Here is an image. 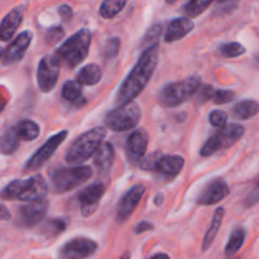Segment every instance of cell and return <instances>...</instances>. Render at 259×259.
Here are the masks:
<instances>
[{
    "instance_id": "6da1fadb",
    "label": "cell",
    "mask_w": 259,
    "mask_h": 259,
    "mask_svg": "<svg viewBox=\"0 0 259 259\" xmlns=\"http://www.w3.org/2000/svg\"><path fill=\"white\" fill-rule=\"evenodd\" d=\"M157 63H158V45H154L144 50L137 65L120 86L116 95L118 105L121 106L133 103L134 99L144 90L153 76Z\"/></svg>"
},
{
    "instance_id": "7a4b0ae2",
    "label": "cell",
    "mask_w": 259,
    "mask_h": 259,
    "mask_svg": "<svg viewBox=\"0 0 259 259\" xmlns=\"http://www.w3.org/2000/svg\"><path fill=\"white\" fill-rule=\"evenodd\" d=\"M105 136L106 131L103 126H96V128L83 133L68 148L67 153H66V162L70 164H75V166H80L81 163L88 161L91 156H95L98 149L104 143Z\"/></svg>"
},
{
    "instance_id": "3957f363",
    "label": "cell",
    "mask_w": 259,
    "mask_h": 259,
    "mask_svg": "<svg viewBox=\"0 0 259 259\" xmlns=\"http://www.w3.org/2000/svg\"><path fill=\"white\" fill-rule=\"evenodd\" d=\"M91 43V32L89 29H81L71 35L61 47L56 51L55 56L60 63L67 68H75L86 58Z\"/></svg>"
},
{
    "instance_id": "277c9868",
    "label": "cell",
    "mask_w": 259,
    "mask_h": 259,
    "mask_svg": "<svg viewBox=\"0 0 259 259\" xmlns=\"http://www.w3.org/2000/svg\"><path fill=\"white\" fill-rule=\"evenodd\" d=\"M200 86L201 85H200L199 76H192L182 82L168 83L162 89L159 94V103L167 108L181 105L197 93Z\"/></svg>"
},
{
    "instance_id": "5b68a950",
    "label": "cell",
    "mask_w": 259,
    "mask_h": 259,
    "mask_svg": "<svg viewBox=\"0 0 259 259\" xmlns=\"http://www.w3.org/2000/svg\"><path fill=\"white\" fill-rule=\"evenodd\" d=\"M93 175L90 167L76 166L68 167V168L56 169L51 175V182L55 192L63 194V192L71 191L88 181Z\"/></svg>"
},
{
    "instance_id": "8992f818",
    "label": "cell",
    "mask_w": 259,
    "mask_h": 259,
    "mask_svg": "<svg viewBox=\"0 0 259 259\" xmlns=\"http://www.w3.org/2000/svg\"><path fill=\"white\" fill-rule=\"evenodd\" d=\"M141 120V109L136 103L119 106L106 115L105 123L111 131L125 132L136 128Z\"/></svg>"
},
{
    "instance_id": "52a82bcc",
    "label": "cell",
    "mask_w": 259,
    "mask_h": 259,
    "mask_svg": "<svg viewBox=\"0 0 259 259\" xmlns=\"http://www.w3.org/2000/svg\"><path fill=\"white\" fill-rule=\"evenodd\" d=\"M60 61L55 55L45 56L38 65L37 81L38 88L42 93H50L53 90L60 75Z\"/></svg>"
},
{
    "instance_id": "ba28073f",
    "label": "cell",
    "mask_w": 259,
    "mask_h": 259,
    "mask_svg": "<svg viewBox=\"0 0 259 259\" xmlns=\"http://www.w3.org/2000/svg\"><path fill=\"white\" fill-rule=\"evenodd\" d=\"M67 134H68L67 132L63 131V132H60V133H57L56 136L51 137L50 139H47V142H46L40 148H38V151L35 152L29 159H28L27 164H25L24 167L25 171L27 172L37 171L38 168H40V167H42L43 164H45L46 162L53 156L56 149L63 143V141H65L66 137H67Z\"/></svg>"
},
{
    "instance_id": "9c48e42d",
    "label": "cell",
    "mask_w": 259,
    "mask_h": 259,
    "mask_svg": "<svg viewBox=\"0 0 259 259\" xmlns=\"http://www.w3.org/2000/svg\"><path fill=\"white\" fill-rule=\"evenodd\" d=\"M98 249V244L89 238L78 237L68 240L60 249L61 259H86Z\"/></svg>"
},
{
    "instance_id": "30bf717a",
    "label": "cell",
    "mask_w": 259,
    "mask_h": 259,
    "mask_svg": "<svg viewBox=\"0 0 259 259\" xmlns=\"http://www.w3.org/2000/svg\"><path fill=\"white\" fill-rule=\"evenodd\" d=\"M47 209L48 202L46 199L28 202V204H25L24 206H22L18 210V225H20L23 228L34 227L38 223L42 222L43 218L46 217Z\"/></svg>"
},
{
    "instance_id": "8fae6325",
    "label": "cell",
    "mask_w": 259,
    "mask_h": 259,
    "mask_svg": "<svg viewBox=\"0 0 259 259\" xmlns=\"http://www.w3.org/2000/svg\"><path fill=\"white\" fill-rule=\"evenodd\" d=\"M32 38L33 34L29 30H24V32H22L20 34H18V37L15 38V39L5 48L4 52H3V65L10 66L19 62V61L24 57L25 52H27L30 42H32Z\"/></svg>"
},
{
    "instance_id": "7c38bea8",
    "label": "cell",
    "mask_w": 259,
    "mask_h": 259,
    "mask_svg": "<svg viewBox=\"0 0 259 259\" xmlns=\"http://www.w3.org/2000/svg\"><path fill=\"white\" fill-rule=\"evenodd\" d=\"M144 191H146V187L143 185H136L132 189H129L128 192L121 197L118 205V210H116V219L119 223H124L133 214L136 207L138 206L139 201L143 197Z\"/></svg>"
},
{
    "instance_id": "4fadbf2b",
    "label": "cell",
    "mask_w": 259,
    "mask_h": 259,
    "mask_svg": "<svg viewBox=\"0 0 259 259\" xmlns=\"http://www.w3.org/2000/svg\"><path fill=\"white\" fill-rule=\"evenodd\" d=\"M104 194H105V186L103 184H94L80 192L77 200L82 217L88 218L95 211Z\"/></svg>"
},
{
    "instance_id": "5bb4252c",
    "label": "cell",
    "mask_w": 259,
    "mask_h": 259,
    "mask_svg": "<svg viewBox=\"0 0 259 259\" xmlns=\"http://www.w3.org/2000/svg\"><path fill=\"white\" fill-rule=\"evenodd\" d=\"M148 141L149 137L146 129L134 131L129 136L128 142H126V157L131 163H137L143 159L147 147H148Z\"/></svg>"
},
{
    "instance_id": "9a60e30c",
    "label": "cell",
    "mask_w": 259,
    "mask_h": 259,
    "mask_svg": "<svg viewBox=\"0 0 259 259\" xmlns=\"http://www.w3.org/2000/svg\"><path fill=\"white\" fill-rule=\"evenodd\" d=\"M47 184L45 179L39 175L33 176L30 179L22 181V187H20V194L18 200L20 201H35V200L45 199L47 195Z\"/></svg>"
},
{
    "instance_id": "2e32d148",
    "label": "cell",
    "mask_w": 259,
    "mask_h": 259,
    "mask_svg": "<svg viewBox=\"0 0 259 259\" xmlns=\"http://www.w3.org/2000/svg\"><path fill=\"white\" fill-rule=\"evenodd\" d=\"M228 195H229V187H228L227 182L223 181V180H215L205 187L204 191L197 199V204L204 205V206L218 204L223 199H225Z\"/></svg>"
},
{
    "instance_id": "e0dca14e",
    "label": "cell",
    "mask_w": 259,
    "mask_h": 259,
    "mask_svg": "<svg viewBox=\"0 0 259 259\" xmlns=\"http://www.w3.org/2000/svg\"><path fill=\"white\" fill-rule=\"evenodd\" d=\"M23 15H24V7H23V5H19V7L10 10V12L3 18L2 25H0V38H2V40L12 39L15 30L18 29L19 24L22 23Z\"/></svg>"
},
{
    "instance_id": "ac0fdd59",
    "label": "cell",
    "mask_w": 259,
    "mask_h": 259,
    "mask_svg": "<svg viewBox=\"0 0 259 259\" xmlns=\"http://www.w3.org/2000/svg\"><path fill=\"white\" fill-rule=\"evenodd\" d=\"M194 29V22L189 18H176L172 22H169L164 33V40L167 43L176 42L186 37L191 30Z\"/></svg>"
},
{
    "instance_id": "d6986e66",
    "label": "cell",
    "mask_w": 259,
    "mask_h": 259,
    "mask_svg": "<svg viewBox=\"0 0 259 259\" xmlns=\"http://www.w3.org/2000/svg\"><path fill=\"white\" fill-rule=\"evenodd\" d=\"M243 134H244V128L242 125H239V124H227L224 128H222L218 133H215L214 137L218 143H219L220 149H225L237 143L242 138Z\"/></svg>"
},
{
    "instance_id": "ffe728a7",
    "label": "cell",
    "mask_w": 259,
    "mask_h": 259,
    "mask_svg": "<svg viewBox=\"0 0 259 259\" xmlns=\"http://www.w3.org/2000/svg\"><path fill=\"white\" fill-rule=\"evenodd\" d=\"M185 166V159L181 156H162L154 171L166 177H175Z\"/></svg>"
},
{
    "instance_id": "44dd1931",
    "label": "cell",
    "mask_w": 259,
    "mask_h": 259,
    "mask_svg": "<svg viewBox=\"0 0 259 259\" xmlns=\"http://www.w3.org/2000/svg\"><path fill=\"white\" fill-rule=\"evenodd\" d=\"M114 156H115L114 147L110 143H108V142H104L100 146V148L98 149V152L95 153V156H94L95 166L100 171H108L111 167V164H113Z\"/></svg>"
},
{
    "instance_id": "7402d4cb",
    "label": "cell",
    "mask_w": 259,
    "mask_h": 259,
    "mask_svg": "<svg viewBox=\"0 0 259 259\" xmlns=\"http://www.w3.org/2000/svg\"><path fill=\"white\" fill-rule=\"evenodd\" d=\"M101 76H103L101 68L95 63H90L81 68L80 72L77 73V81L81 85L93 86L101 80Z\"/></svg>"
},
{
    "instance_id": "603a6c76",
    "label": "cell",
    "mask_w": 259,
    "mask_h": 259,
    "mask_svg": "<svg viewBox=\"0 0 259 259\" xmlns=\"http://www.w3.org/2000/svg\"><path fill=\"white\" fill-rule=\"evenodd\" d=\"M224 215H225V210L223 209V207L217 209L214 217H212L210 228L207 229L206 234H205L204 242H202L201 249L204 250V252L205 250L209 249V247L212 244V242H214L215 237H217L218 232H219V229H220V225H222V223H223V219H224Z\"/></svg>"
},
{
    "instance_id": "cb8c5ba5",
    "label": "cell",
    "mask_w": 259,
    "mask_h": 259,
    "mask_svg": "<svg viewBox=\"0 0 259 259\" xmlns=\"http://www.w3.org/2000/svg\"><path fill=\"white\" fill-rule=\"evenodd\" d=\"M259 113V104L254 100H243L235 104L233 108V115L240 120H247Z\"/></svg>"
},
{
    "instance_id": "d4e9b609",
    "label": "cell",
    "mask_w": 259,
    "mask_h": 259,
    "mask_svg": "<svg viewBox=\"0 0 259 259\" xmlns=\"http://www.w3.org/2000/svg\"><path fill=\"white\" fill-rule=\"evenodd\" d=\"M62 98L68 103L80 105V100H83L82 85L78 81H67L62 88Z\"/></svg>"
},
{
    "instance_id": "484cf974",
    "label": "cell",
    "mask_w": 259,
    "mask_h": 259,
    "mask_svg": "<svg viewBox=\"0 0 259 259\" xmlns=\"http://www.w3.org/2000/svg\"><path fill=\"white\" fill-rule=\"evenodd\" d=\"M17 133L19 136L20 139L25 142L34 141L35 138H38L39 136V126L37 123H34L33 120H22L17 126Z\"/></svg>"
},
{
    "instance_id": "4316f807",
    "label": "cell",
    "mask_w": 259,
    "mask_h": 259,
    "mask_svg": "<svg viewBox=\"0 0 259 259\" xmlns=\"http://www.w3.org/2000/svg\"><path fill=\"white\" fill-rule=\"evenodd\" d=\"M19 136L17 133L15 128H8L2 136V148L3 154H12L17 151L19 146Z\"/></svg>"
},
{
    "instance_id": "83f0119b",
    "label": "cell",
    "mask_w": 259,
    "mask_h": 259,
    "mask_svg": "<svg viewBox=\"0 0 259 259\" xmlns=\"http://www.w3.org/2000/svg\"><path fill=\"white\" fill-rule=\"evenodd\" d=\"M245 240V230L243 228H237L235 230H233L232 235L229 238V242H228L227 247H225V254L228 257H232V255L237 254L239 252L240 248L243 247V243Z\"/></svg>"
},
{
    "instance_id": "f1b7e54d",
    "label": "cell",
    "mask_w": 259,
    "mask_h": 259,
    "mask_svg": "<svg viewBox=\"0 0 259 259\" xmlns=\"http://www.w3.org/2000/svg\"><path fill=\"white\" fill-rule=\"evenodd\" d=\"M128 0H104L100 7V15L105 19L116 17L125 7Z\"/></svg>"
},
{
    "instance_id": "f546056e",
    "label": "cell",
    "mask_w": 259,
    "mask_h": 259,
    "mask_svg": "<svg viewBox=\"0 0 259 259\" xmlns=\"http://www.w3.org/2000/svg\"><path fill=\"white\" fill-rule=\"evenodd\" d=\"M212 2L214 0H190L185 5V13H186V15L189 18H196L202 12H205Z\"/></svg>"
},
{
    "instance_id": "4dcf8cb0",
    "label": "cell",
    "mask_w": 259,
    "mask_h": 259,
    "mask_svg": "<svg viewBox=\"0 0 259 259\" xmlns=\"http://www.w3.org/2000/svg\"><path fill=\"white\" fill-rule=\"evenodd\" d=\"M220 53H222L224 57H238V56L243 55L245 52L244 46H242L238 42H230L225 43V45H222L219 48Z\"/></svg>"
},
{
    "instance_id": "1f68e13d",
    "label": "cell",
    "mask_w": 259,
    "mask_h": 259,
    "mask_svg": "<svg viewBox=\"0 0 259 259\" xmlns=\"http://www.w3.org/2000/svg\"><path fill=\"white\" fill-rule=\"evenodd\" d=\"M162 29H163V28H162L161 24H154L153 27L149 28V30L147 32V34L144 35L143 42H142L143 43L144 47L149 48V47H152V46L157 45V40H158V38L161 37V34H162Z\"/></svg>"
},
{
    "instance_id": "d6a6232c",
    "label": "cell",
    "mask_w": 259,
    "mask_h": 259,
    "mask_svg": "<svg viewBox=\"0 0 259 259\" xmlns=\"http://www.w3.org/2000/svg\"><path fill=\"white\" fill-rule=\"evenodd\" d=\"M20 187H22V180H15V181H13L12 184H9L3 190L2 197L8 200L18 199L20 194Z\"/></svg>"
},
{
    "instance_id": "836d02e7",
    "label": "cell",
    "mask_w": 259,
    "mask_h": 259,
    "mask_svg": "<svg viewBox=\"0 0 259 259\" xmlns=\"http://www.w3.org/2000/svg\"><path fill=\"white\" fill-rule=\"evenodd\" d=\"M66 228V223L61 219H53L50 223L46 224V227L43 228V232L48 233V235L53 237V235H57L60 233H62Z\"/></svg>"
},
{
    "instance_id": "e575fe53",
    "label": "cell",
    "mask_w": 259,
    "mask_h": 259,
    "mask_svg": "<svg viewBox=\"0 0 259 259\" xmlns=\"http://www.w3.org/2000/svg\"><path fill=\"white\" fill-rule=\"evenodd\" d=\"M119 48H120V40L119 38H110V39L106 42L105 47L103 50V55L105 56L106 58H113L118 55Z\"/></svg>"
},
{
    "instance_id": "d590c367",
    "label": "cell",
    "mask_w": 259,
    "mask_h": 259,
    "mask_svg": "<svg viewBox=\"0 0 259 259\" xmlns=\"http://www.w3.org/2000/svg\"><path fill=\"white\" fill-rule=\"evenodd\" d=\"M214 89L210 85H201L197 90V93L195 94L196 95V100L199 104H205L209 100H212V96H214Z\"/></svg>"
},
{
    "instance_id": "8d00e7d4",
    "label": "cell",
    "mask_w": 259,
    "mask_h": 259,
    "mask_svg": "<svg viewBox=\"0 0 259 259\" xmlns=\"http://www.w3.org/2000/svg\"><path fill=\"white\" fill-rule=\"evenodd\" d=\"M210 124L217 128H224L227 125L228 120V114L224 113L223 110H214L209 116Z\"/></svg>"
},
{
    "instance_id": "74e56055",
    "label": "cell",
    "mask_w": 259,
    "mask_h": 259,
    "mask_svg": "<svg viewBox=\"0 0 259 259\" xmlns=\"http://www.w3.org/2000/svg\"><path fill=\"white\" fill-rule=\"evenodd\" d=\"M162 154L159 152H154V153H151L149 156H147L146 158L142 159L141 167L143 169H147V171H152V169H156L157 163L161 159Z\"/></svg>"
},
{
    "instance_id": "f35d334b",
    "label": "cell",
    "mask_w": 259,
    "mask_h": 259,
    "mask_svg": "<svg viewBox=\"0 0 259 259\" xmlns=\"http://www.w3.org/2000/svg\"><path fill=\"white\" fill-rule=\"evenodd\" d=\"M234 93L229 90H217L212 96V101L218 105H222V104H228L234 99Z\"/></svg>"
},
{
    "instance_id": "ab89813d",
    "label": "cell",
    "mask_w": 259,
    "mask_h": 259,
    "mask_svg": "<svg viewBox=\"0 0 259 259\" xmlns=\"http://www.w3.org/2000/svg\"><path fill=\"white\" fill-rule=\"evenodd\" d=\"M219 149H220L219 143H218V141L215 139V137L212 136L207 139V142L204 144V147L201 148V152H200V153H201V156L204 157H209L211 156V154L217 153Z\"/></svg>"
},
{
    "instance_id": "60d3db41",
    "label": "cell",
    "mask_w": 259,
    "mask_h": 259,
    "mask_svg": "<svg viewBox=\"0 0 259 259\" xmlns=\"http://www.w3.org/2000/svg\"><path fill=\"white\" fill-rule=\"evenodd\" d=\"M63 37V29L61 27H55L52 29L48 30L47 35H46V39H47L48 43L53 45V43L58 42L61 38Z\"/></svg>"
},
{
    "instance_id": "b9f144b4",
    "label": "cell",
    "mask_w": 259,
    "mask_h": 259,
    "mask_svg": "<svg viewBox=\"0 0 259 259\" xmlns=\"http://www.w3.org/2000/svg\"><path fill=\"white\" fill-rule=\"evenodd\" d=\"M257 204H259V181L245 199V206L247 207H252Z\"/></svg>"
},
{
    "instance_id": "7bdbcfd3",
    "label": "cell",
    "mask_w": 259,
    "mask_h": 259,
    "mask_svg": "<svg viewBox=\"0 0 259 259\" xmlns=\"http://www.w3.org/2000/svg\"><path fill=\"white\" fill-rule=\"evenodd\" d=\"M58 13H60L61 18H62L63 20H68L72 18V9H71L70 5L67 4L61 5V7L58 8Z\"/></svg>"
},
{
    "instance_id": "ee69618b",
    "label": "cell",
    "mask_w": 259,
    "mask_h": 259,
    "mask_svg": "<svg viewBox=\"0 0 259 259\" xmlns=\"http://www.w3.org/2000/svg\"><path fill=\"white\" fill-rule=\"evenodd\" d=\"M153 228H154L153 224H151V223L142 222V223H139L138 225H137L136 229H134V232H136V234H141V233L147 232V230H152Z\"/></svg>"
},
{
    "instance_id": "f6af8a7d",
    "label": "cell",
    "mask_w": 259,
    "mask_h": 259,
    "mask_svg": "<svg viewBox=\"0 0 259 259\" xmlns=\"http://www.w3.org/2000/svg\"><path fill=\"white\" fill-rule=\"evenodd\" d=\"M2 219L3 220L10 219V215L8 214V210H7V207L4 206V205H3V206H2Z\"/></svg>"
},
{
    "instance_id": "bcb514c9",
    "label": "cell",
    "mask_w": 259,
    "mask_h": 259,
    "mask_svg": "<svg viewBox=\"0 0 259 259\" xmlns=\"http://www.w3.org/2000/svg\"><path fill=\"white\" fill-rule=\"evenodd\" d=\"M149 259H171V258H169L167 254H163V253H158V254L152 255Z\"/></svg>"
},
{
    "instance_id": "7dc6e473",
    "label": "cell",
    "mask_w": 259,
    "mask_h": 259,
    "mask_svg": "<svg viewBox=\"0 0 259 259\" xmlns=\"http://www.w3.org/2000/svg\"><path fill=\"white\" fill-rule=\"evenodd\" d=\"M161 200H163V196H162V195H158V196H157L156 197V205H158V206H159V205H161Z\"/></svg>"
},
{
    "instance_id": "c3c4849f",
    "label": "cell",
    "mask_w": 259,
    "mask_h": 259,
    "mask_svg": "<svg viewBox=\"0 0 259 259\" xmlns=\"http://www.w3.org/2000/svg\"><path fill=\"white\" fill-rule=\"evenodd\" d=\"M120 259H129V253H125V254L123 255V258H120Z\"/></svg>"
},
{
    "instance_id": "681fc988",
    "label": "cell",
    "mask_w": 259,
    "mask_h": 259,
    "mask_svg": "<svg viewBox=\"0 0 259 259\" xmlns=\"http://www.w3.org/2000/svg\"><path fill=\"white\" fill-rule=\"evenodd\" d=\"M166 2L168 3V4H172V3H175V2H176V0H166Z\"/></svg>"
},
{
    "instance_id": "f907efd6",
    "label": "cell",
    "mask_w": 259,
    "mask_h": 259,
    "mask_svg": "<svg viewBox=\"0 0 259 259\" xmlns=\"http://www.w3.org/2000/svg\"><path fill=\"white\" fill-rule=\"evenodd\" d=\"M219 3H223V2H227V0H218Z\"/></svg>"
},
{
    "instance_id": "816d5d0a",
    "label": "cell",
    "mask_w": 259,
    "mask_h": 259,
    "mask_svg": "<svg viewBox=\"0 0 259 259\" xmlns=\"http://www.w3.org/2000/svg\"><path fill=\"white\" fill-rule=\"evenodd\" d=\"M230 259H238V258H230Z\"/></svg>"
}]
</instances>
